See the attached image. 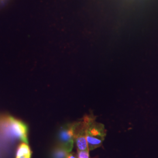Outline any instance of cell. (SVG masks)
<instances>
[{"instance_id": "obj_1", "label": "cell", "mask_w": 158, "mask_h": 158, "mask_svg": "<svg viewBox=\"0 0 158 158\" xmlns=\"http://www.w3.org/2000/svg\"><path fill=\"white\" fill-rule=\"evenodd\" d=\"M0 135L9 139H19L28 143L27 125L11 116H0Z\"/></svg>"}, {"instance_id": "obj_2", "label": "cell", "mask_w": 158, "mask_h": 158, "mask_svg": "<svg viewBox=\"0 0 158 158\" xmlns=\"http://www.w3.org/2000/svg\"><path fill=\"white\" fill-rule=\"evenodd\" d=\"M107 134L104 125L96 122L95 118L89 116L87 128V141L89 149L94 150L102 146Z\"/></svg>"}, {"instance_id": "obj_3", "label": "cell", "mask_w": 158, "mask_h": 158, "mask_svg": "<svg viewBox=\"0 0 158 158\" xmlns=\"http://www.w3.org/2000/svg\"><path fill=\"white\" fill-rule=\"evenodd\" d=\"M80 121H76L62 126L58 132V143L71 152L73 148L74 135Z\"/></svg>"}, {"instance_id": "obj_4", "label": "cell", "mask_w": 158, "mask_h": 158, "mask_svg": "<svg viewBox=\"0 0 158 158\" xmlns=\"http://www.w3.org/2000/svg\"><path fill=\"white\" fill-rule=\"evenodd\" d=\"M89 116H85L83 120L80 121L74 135V142L76 144L77 151L89 149L87 141V128L89 123Z\"/></svg>"}, {"instance_id": "obj_5", "label": "cell", "mask_w": 158, "mask_h": 158, "mask_svg": "<svg viewBox=\"0 0 158 158\" xmlns=\"http://www.w3.org/2000/svg\"><path fill=\"white\" fill-rule=\"evenodd\" d=\"M69 152L64 147L57 144L52 149L51 153V158H68Z\"/></svg>"}, {"instance_id": "obj_6", "label": "cell", "mask_w": 158, "mask_h": 158, "mask_svg": "<svg viewBox=\"0 0 158 158\" xmlns=\"http://www.w3.org/2000/svg\"><path fill=\"white\" fill-rule=\"evenodd\" d=\"M32 153L28 145L26 143H22L18 147L16 157L24 156L27 158H31Z\"/></svg>"}, {"instance_id": "obj_7", "label": "cell", "mask_w": 158, "mask_h": 158, "mask_svg": "<svg viewBox=\"0 0 158 158\" xmlns=\"http://www.w3.org/2000/svg\"><path fill=\"white\" fill-rule=\"evenodd\" d=\"M89 149L84 151H77V158H90Z\"/></svg>"}, {"instance_id": "obj_8", "label": "cell", "mask_w": 158, "mask_h": 158, "mask_svg": "<svg viewBox=\"0 0 158 158\" xmlns=\"http://www.w3.org/2000/svg\"><path fill=\"white\" fill-rule=\"evenodd\" d=\"M68 158H77V154L75 153L70 152L69 153Z\"/></svg>"}, {"instance_id": "obj_9", "label": "cell", "mask_w": 158, "mask_h": 158, "mask_svg": "<svg viewBox=\"0 0 158 158\" xmlns=\"http://www.w3.org/2000/svg\"><path fill=\"white\" fill-rule=\"evenodd\" d=\"M16 158H29L26 157V156H17Z\"/></svg>"}]
</instances>
